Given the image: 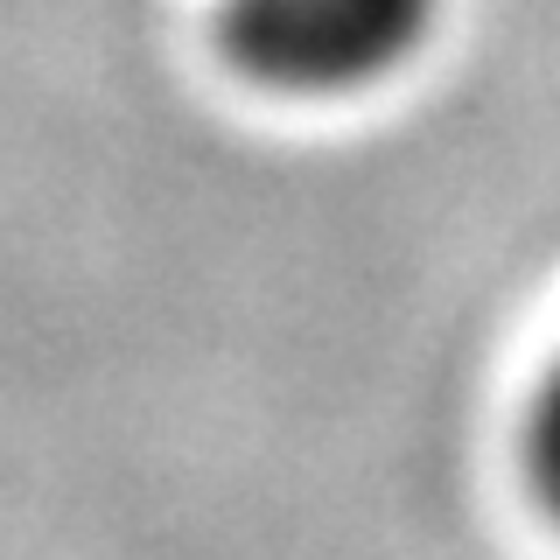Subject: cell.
<instances>
[{
  "label": "cell",
  "mask_w": 560,
  "mask_h": 560,
  "mask_svg": "<svg viewBox=\"0 0 560 560\" xmlns=\"http://www.w3.org/2000/svg\"><path fill=\"white\" fill-rule=\"evenodd\" d=\"M434 14L442 0H218V49L267 92L329 98L393 78Z\"/></svg>",
  "instance_id": "6da1fadb"
},
{
  "label": "cell",
  "mask_w": 560,
  "mask_h": 560,
  "mask_svg": "<svg viewBox=\"0 0 560 560\" xmlns=\"http://www.w3.org/2000/svg\"><path fill=\"white\" fill-rule=\"evenodd\" d=\"M518 463H525V483H533L539 512L560 525V350L547 358L533 399H525V420H518Z\"/></svg>",
  "instance_id": "7a4b0ae2"
}]
</instances>
